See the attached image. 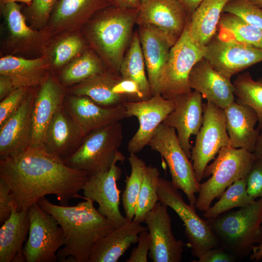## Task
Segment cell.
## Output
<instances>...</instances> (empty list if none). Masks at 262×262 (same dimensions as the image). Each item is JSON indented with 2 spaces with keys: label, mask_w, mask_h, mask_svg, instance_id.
<instances>
[{
  "label": "cell",
  "mask_w": 262,
  "mask_h": 262,
  "mask_svg": "<svg viewBox=\"0 0 262 262\" xmlns=\"http://www.w3.org/2000/svg\"><path fill=\"white\" fill-rule=\"evenodd\" d=\"M47 67L44 58L26 59L11 55L0 59V74L9 76L14 88L36 85Z\"/></svg>",
  "instance_id": "29"
},
{
  "label": "cell",
  "mask_w": 262,
  "mask_h": 262,
  "mask_svg": "<svg viewBox=\"0 0 262 262\" xmlns=\"http://www.w3.org/2000/svg\"><path fill=\"white\" fill-rule=\"evenodd\" d=\"M93 202L86 198L75 206L58 205L45 197L37 202L54 217L64 231L65 243L57 253L59 261L88 262L96 243L115 228Z\"/></svg>",
  "instance_id": "2"
},
{
  "label": "cell",
  "mask_w": 262,
  "mask_h": 262,
  "mask_svg": "<svg viewBox=\"0 0 262 262\" xmlns=\"http://www.w3.org/2000/svg\"><path fill=\"white\" fill-rule=\"evenodd\" d=\"M128 160L131 167L130 176L125 180L126 186L122 196V201L125 217L133 220L135 206L143 180L146 164L136 154L130 153Z\"/></svg>",
  "instance_id": "34"
},
{
  "label": "cell",
  "mask_w": 262,
  "mask_h": 262,
  "mask_svg": "<svg viewBox=\"0 0 262 262\" xmlns=\"http://www.w3.org/2000/svg\"><path fill=\"white\" fill-rule=\"evenodd\" d=\"M159 177L160 172L156 167L146 165L133 221L144 222L146 215L159 201L157 183Z\"/></svg>",
  "instance_id": "36"
},
{
  "label": "cell",
  "mask_w": 262,
  "mask_h": 262,
  "mask_svg": "<svg viewBox=\"0 0 262 262\" xmlns=\"http://www.w3.org/2000/svg\"><path fill=\"white\" fill-rule=\"evenodd\" d=\"M190 16L176 0H147L139 10L136 24L156 28L175 44L183 33Z\"/></svg>",
  "instance_id": "16"
},
{
  "label": "cell",
  "mask_w": 262,
  "mask_h": 262,
  "mask_svg": "<svg viewBox=\"0 0 262 262\" xmlns=\"http://www.w3.org/2000/svg\"><path fill=\"white\" fill-rule=\"evenodd\" d=\"M123 138L120 121L94 131L85 136L80 147L64 162L89 177L108 171L114 164L125 160L118 150Z\"/></svg>",
  "instance_id": "6"
},
{
  "label": "cell",
  "mask_w": 262,
  "mask_h": 262,
  "mask_svg": "<svg viewBox=\"0 0 262 262\" xmlns=\"http://www.w3.org/2000/svg\"><path fill=\"white\" fill-rule=\"evenodd\" d=\"M112 5L122 9H140L142 3L140 0H110Z\"/></svg>",
  "instance_id": "48"
},
{
  "label": "cell",
  "mask_w": 262,
  "mask_h": 262,
  "mask_svg": "<svg viewBox=\"0 0 262 262\" xmlns=\"http://www.w3.org/2000/svg\"><path fill=\"white\" fill-rule=\"evenodd\" d=\"M167 207L159 201L144 221L150 238L148 257L153 262H180L182 259L184 244L173 233Z\"/></svg>",
  "instance_id": "13"
},
{
  "label": "cell",
  "mask_w": 262,
  "mask_h": 262,
  "mask_svg": "<svg viewBox=\"0 0 262 262\" xmlns=\"http://www.w3.org/2000/svg\"><path fill=\"white\" fill-rule=\"evenodd\" d=\"M223 12L233 14L262 30V9L250 0H229L224 6Z\"/></svg>",
  "instance_id": "39"
},
{
  "label": "cell",
  "mask_w": 262,
  "mask_h": 262,
  "mask_svg": "<svg viewBox=\"0 0 262 262\" xmlns=\"http://www.w3.org/2000/svg\"><path fill=\"white\" fill-rule=\"evenodd\" d=\"M64 97L60 86L48 79L35 95L32 113V140L30 146L43 145L46 130L57 111L61 108Z\"/></svg>",
  "instance_id": "22"
},
{
  "label": "cell",
  "mask_w": 262,
  "mask_h": 262,
  "mask_svg": "<svg viewBox=\"0 0 262 262\" xmlns=\"http://www.w3.org/2000/svg\"><path fill=\"white\" fill-rule=\"evenodd\" d=\"M82 138L72 121L60 108L54 115L46 130L43 145L50 153L64 161L71 155V144Z\"/></svg>",
  "instance_id": "28"
},
{
  "label": "cell",
  "mask_w": 262,
  "mask_h": 262,
  "mask_svg": "<svg viewBox=\"0 0 262 262\" xmlns=\"http://www.w3.org/2000/svg\"><path fill=\"white\" fill-rule=\"evenodd\" d=\"M121 78L120 74L111 70L104 71L81 82L74 89L73 93L75 96L87 97L102 107H115L128 102L126 97L113 91Z\"/></svg>",
  "instance_id": "27"
},
{
  "label": "cell",
  "mask_w": 262,
  "mask_h": 262,
  "mask_svg": "<svg viewBox=\"0 0 262 262\" xmlns=\"http://www.w3.org/2000/svg\"><path fill=\"white\" fill-rule=\"evenodd\" d=\"M236 101L246 104L257 114L258 128L262 126V77L254 80L249 72L239 75L232 82Z\"/></svg>",
  "instance_id": "35"
},
{
  "label": "cell",
  "mask_w": 262,
  "mask_h": 262,
  "mask_svg": "<svg viewBox=\"0 0 262 262\" xmlns=\"http://www.w3.org/2000/svg\"><path fill=\"white\" fill-rule=\"evenodd\" d=\"M258 7L262 8V0H250Z\"/></svg>",
  "instance_id": "53"
},
{
  "label": "cell",
  "mask_w": 262,
  "mask_h": 262,
  "mask_svg": "<svg viewBox=\"0 0 262 262\" xmlns=\"http://www.w3.org/2000/svg\"><path fill=\"white\" fill-rule=\"evenodd\" d=\"M98 59L87 52L69 65L63 71L62 79L66 83L82 82L104 72Z\"/></svg>",
  "instance_id": "37"
},
{
  "label": "cell",
  "mask_w": 262,
  "mask_h": 262,
  "mask_svg": "<svg viewBox=\"0 0 262 262\" xmlns=\"http://www.w3.org/2000/svg\"><path fill=\"white\" fill-rule=\"evenodd\" d=\"M190 88L198 92L207 102L224 109L235 100L233 83L203 58L193 66L188 77Z\"/></svg>",
  "instance_id": "19"
},
{
  "label": "cell",
  "mask_w": 262,
  "mask_h": 262,
  "mask_svg": "<svg viewBox=\"0 0 262 262\" xmlns=\"http://www.w3.org/2000/svg\"><path fill=\"white\" fill-rule=\"evenodd\" d=\"M159 201L170 207L183 223L185 235L192 254L198 258L209 249L220 246L219 241L207 220L197 214L196 207L186 203L179 191L169 181L159 177L157 183Z\"/></svg>",
  "instance_id": "9"
},
{
  "label": "cell",
  "mask_w": 262,
  "mask_h": 262,
  "mask_svg": "<svg viewBox=\"0 0 262 262\" xmlns=\"http://www.w3.org/2000/svg\"><path fill=\"white\" fill-rule=\"evenodd\" d=\"M245 179L248 195L255 200L262 197V159H256Z\"/></svg>",
  "instance_id": "42"
},
{
  "label": "cell",
  "mask_w": 262,
  "mask_h": 262,
  "mask_svg": "<svg viewBox=\"0 0 262 262\" xmlns=\"http://www.w3.org/2000/svg\"><path fill=\"white\" fill-rule=\"evenodd\" d=\"M230 146L224 109L207 102L203 105V122L191 149V159L196 178L200 182L205 169L221 148Z\"/></svg>",
  "instance_id": "11"
},
{
  "label": "cell",
  "mask_w": 262,
  "mask_h": 262,
  "mask_svg": "<svg viewBox=\"0 0 262 262\" xmlns=\"http://www.w3.org/2000/svg\"><path fill=\"white\" fill-rule=\"evenodd\" d=\"M71 119L81 137L126 118L123 104L113 107L101 106L86 96H75L69 99Z\"/></svg>",
  "instance_id": "18"
},
{
  "label": "cell",
  "mask_w": 262,
  "mask_h": 262,
  "mask_svg": "<svg viewBox=\"0 0 262 262\" xmlns=\"http://www.w3.org/2000/svg\"><path fill=\"white\" fill-rule=\"evenodd\" d=\"M57 0H33L28 11L32 18L38 23H44L48 19L56 4Z\"/></svg>",
  "instance_id": "43"
},
{
  "label": "cell",
  "mask_w": 262,
  "mask_h": 262,
  "mask_svg": "<svg viewBox=\"0 0 262 262\" xmlns=\"http://www.w3.org/2000/svg\"><path fill=\"white\" fill-rule=\"evenodd\" d=\"M112 5L110 0H59L52 14L56 27H66L85 21Z\"/></svg>",
  "instance_id": "30"
},
{
  "label": "cell",
  "mask_w": 262,
  "mask_h": 262,
  "mask_svg": "<svg viewBox=\"0 0 262 262\" xmlns=\"http://www.w3.org/2000/svg\"><path fill=\"white\" fill-rule=\"evenodd\" d=\"M230 146L253 152L260 130L258 116L249 106L235 100L224 109Z\"/></svg>",
  "instance_id": "23"
},
{
  "label": "cell",
  "mask_w": 262,
  "mask_h": 262,
  "mask_svg": "<svg viewBox=\"0 0 262 262\" xmlns=\"http://www.w3.org/2000/svg\"><path fill=\"white\" fill-rule=\"evenodd\" d=\"M84 171L67 165L44 145L30 146L21 152L0 161V178L9 185L17 211L28 210L48 195L67 206L89 178Z\"/></svg>",
  "instance_id": "1"
},
{
  "label": "cell",
  "mask_w": 262,
  "mask_h": 262,
  "mask_svg": "<svg viewBox=\"0 0 262 262\" xmlns=\"http://www.w3.org/2000/svg\"><path fill=\"white\" fill-rule=\"evenodd\" d=\"M82 47V42L77 36H70L63 39L54 48V65L56 66L64 65L77 55Z\"/></svg>",
  "instance_id": "40"
},
{
  "label": "cell",
  "mask_w": 262,
  "mask_h": 262,
  "mask_svg": "<svg viewBox=\"0 0 262 262\" xmlns=\"http://www.w3.org/2000/svg\"><path fill=\"white\" fill-rule=\"evenodd\" d=\"M137 32L152 94H160V78L174 44L164 33L150 25L139 26Z\"/></svg>",
  "instance_id": "21"
},
{
  "label": "cell",
  "mask_w": 262,
  "mask_h": 262,
  "mask_svg": "<svg viewBox=\"0 0 262 262\" xmlns=\"http://www.w3.org/2000/svg\"><path fill=\"white\" fill-rule=\"evenodd\" d=\"M252 254L250 259L253 261H259L262 260V237L258 246H254L252 248Z\"/></svg>",
  "instance_id": "51"
},
{
  "label": "cell",
  "mask_w": 262,
  "mask_h": 262,
  "mask_svg": "<svg viewBox=\"0 0 262 262\" xmlns=\"http://www.w3.org/2000/svg\"><path fill=\"white\" fill-rule=\"evenodd\" d=\"M2 12L12 36L17 39L27 40L34 37L36 32L29 27L16 2L1 4Z\"/></svg>",
  "instance_id": "38"
},
{
  "label": "cell",
  "mask_w": 262,
  "mask_h": 262,
  "mask_svg": "<svg viewBox=\"0 0 262 262\" xmlns=\"http://www.w3.org/2000/svg\"><path fill=\"white\" fill-rule=\"evenodd\" d=\"M236 259L221 246L207 250L198 258L197 262H234Z\"/></svg>",
  "instance_id": "46"
},
{
  "label": "cell",
  "mask_w": 262,
  "mask_h": 262,
  "mask_svg": "<svg viewBox=\"0 0 262 262\" xmlns=\"http://www.w3.org/2000/svg\"><path fill=\"white\" fill-rule=\"evenodd\" d=\"M206 48L204 58L215 69L229 78L262 62V49L223 40L216 34Z\"/></svg>",
  "instance_id": "14"
},
{
  "label": "cell",
  "mask_w": 262,
  "mask_h": 262,
  "mask_svg": "<svg viewBox=\"0 0 262 262\" xmlns=\"http://www.w3.org/2000/svg\"><path fill=\"white\" fill-rule=\"evenodd\" d=\"M203 97L196 90L179 95L173 98L175 107L163 122L177 131L179 142L191 159L190 138L196 135L202 126L203 117Z\"/></svg>",
  "instance_id": "17"
},
{
  "label": "cell",
  "mask_w": 262,
  "mask_h": 262,
  "mask_svg": "<svg viewBox=\"0 0 262 262\" xmlns=\"http://www.w3.org/2000/svg\"><path fill=\"white\" fill-rule=\"evenodd\" d=\"M219 198L213 206L204 212L203 217L206 220L215 218L234 208L246 207L255 201L247 192L245 177L234 182Z\"/></svg>",
  "instance_id": "33"
},
{
  "label": "cell",
  "mask_w": 262,
  "mask_h": 262,
  "mask_svg": "<svg viewBox=\"0 0 262 262\" xmlns=\"http://www.w3.org/2000/svg\"><path fill=\"white\" fill-rule=\"evenodd\" d=\"M126 117L135 116L139 127L129 141L127 149L136 154L148 144L159 126L175 107L173 99H165L161 94L152 96L147 100L125 102Z\"/></svg>",
  "instance_id": "12"
},
{
  "label": "cell",
  "mask_w": 262,
  "mask_h": 262,
  "mask_svg": "<svg viewBox=\"0 0 262 262\" xmlns=\"http://www.w3.org/2000/svg\"><path fill=\"white\" fill-rule=\"evenodd\" d=\"M29 228L28 210L17 211L14 206L0 228V262L25 261L22 246Z\"/></svg>",
  "instance_id": "25"
},
{
  "label": "cell",
  "mask_w": 262,
  "mask_h": 262,
  "mask_svg": "<svg viewBox=\"0 0 262 262\" xmlns=\"http://www.w3.org/2000/svg\"><path fill=\"white\" fill-rule=\"evenodd\" d=\"M222 247L236 259L252 250L262 237V197L237 211L206 220Z\"/></svg>",
  "instance_id": "3"
},
{
  "label": "cell",
  "mask_w": 262,
  "mask_h": 262,
  "mask_svg": "<svg viewBox=\"0 0 262 262\" xmlns=\"http://www.w3.org/2000/svg\"><path fill=\"white\" fill-rule=\"evenodd\" d=\"M191 15L203 0H176Z\"/></svg>",
  "instance_id": "49"
},
{
  "label": "cell",
  "mask_w": 262,
  "mask_h": 262,
  "mask_svg": "<svg viewBox=\"0 0 262 262\" xmlns=\"http://www.w3.org/2000/svg\"><path fill=\"white\" fill-rule=\"evenodd\" d=\"M139 10L111 5L98 12L90 27L95 45L110 70L119 74L126 49L132 37Z\"/></svg>",
  "instance_id": "4"
},
{
  "label": "cell",
  "mask_w": 262,
  "mask_h": 262,
  "mask_svg": "<svg viewBox=\"0 0 262 262\" xmlns=\"http://www.w3.org/2000/svg\"><path fill=\"white\" fill-rule=\"evenodd\" d=\"M15 89L11 78L6 75L0 76V100L1 101Z\"/></svg>",
  "instance_id": "47"
},
{
  "label": "cell",
  "mask_w": 262,
  "mask_h": 262,
  "mask_svg": "<svg viewBox=\"0 0 262 262\" xmlns=\"http://www.w3.org/2000/svg\"><path fill=\"white\" fill-rule=\"evenodd\" d=\"M258 128L260 131L253 153L257 159H262V126Z\"/></svg>",
  "instance_id": "50"
},
{
  "label": "cell",
  "mask_w": 262,
  "mask_h": 262,
  "mask_svg": "<svg viewBox=\"0 0 262 262\" xmlns=\"http://www.w3.org/2000/svg\"><path fill=\"white\" fill-rule=\"evenodd\" d=\"M145 67L138 32L135 31L121 62L119 74L123 79L135 82L142 93L145 100H147L153 95L146 76Z\"/></svg>",
  "instance_id": "32"
},
{
  "label": "cell",
  "mask_w": 262,
  "mask_h": 262,
  "mask_svg": "<svg viewBox=\"0 0 262 262\" xmlns=\"http://www.w3.org/2000/svg\"><path fill=\"white\" fill-rule=\"evenodd\" d=\"M122 173L116 163L109 170L89 177L82 187L83 196L98 205V211L115 227H120L128 220L119 209L120 190L117 181Z\"/></svg>",
  "instance_id": "15"
},
{
  "label": "cell",
  "mask_w": 262,
  "mask_h": 262,
  "mask_svg": "<svg viewBox=\"0 0 262 262\" xmlns=\"http://www.w3.org/2000/svg\"><path fill=\"white\" fill-rule=\"evenodd\" d=\"M148 230L141 223L128 221L99 240L94 246L88 262H116L132 244L138 242L139 234Z\"/></svg>",
  "instance_id": "24"
},
{
  "label": "cell",
  "mask_w": 262,
  "mask_h": 262,
  "mask_svg": "<svg viewBox=\"0 0 262 262\" xmlns=\"http://www.w3.org/2000/svg\"><path fill=\"white\" fill-rule=\"evenodd\" d=\"M29 236L23 249L26 262H54L65 243V234L56 219L34 203L28 209Z\"/></svg>",
  "instance_id": "10"
},
{
  "label": "cell",
  "mask_w": 262,
  "mask_h": 262,
  "mask_svg": "<svg viewBox=\"0 0 262 262\" xmlns=\"http://www.w3.org/2000/svg\"><path fill=\"white\" fill-rule=\"evenodd\" d=\"M217 32L221 39L262 49V30L233 14L222 12Z\"/></svg>",
  "instance_id": "31"
},
{
  "label": "cell",
  "mask_w": 262,
  "mask_h": 262,
  "mask_svg": "<svg viewBox=\"0 0 262 262\" xmlns=\"http://www.w3.org/2000/svg\"><path fill=\"white\" fill-rule=\"evenodd\" d=\"M142 4L144 3L147 0H140Z\"/></svg>",
  "instance_id": "54"
},
{
  "label": "cell",
  "mask_w": 262,
  "mask_h": 262,
  "mask_svg": "<svg viewBox=\"0 0 262 262\" xmlns=\"http://www.w3.org/2000/svg\"><path fill=\"white\" fill-rule=\"evenodd\" d=\"M256 158L253 152L231 146L221 148L213 162L206 167L204 178L211 176L200 183L195 207L205 212L213 200L236 181L246 176Z\"/></svg>",
  "instance_id": "5"
},
{
  "label": "cell",
  "mask_w": 262,
  "mask_h": 262,
  "mask_svg": "<svg viewBox=\"0 0 262 262\" xmlns=\"http://www.w3.org/2000/svg\"><path fill=\"white\" fill-rule=\"evenodd\" d=\"M33 1V0H0L1 4L9 2H21L25 3L28 7L31 5Z\"/></svg>",
  "instance_id": "52"
},
{
  "label": "cell",
  "mask_w": 262,
  "mask_h": 262,
  "mask_svg": "<svg viewBox=\"0 0 262 262\" xmlns=\"http://www.w3.org/2000/svg\"><path fill=\"white\" fill-rule=\"evenodd\" d=\"M10 188L7 183L0 178V223L2 224L11 215L14 207Z\"/></svg>",
  "instance_id": "45"
},
{
  "label": "cell",
  "mask_w": 262,
  "mask_h": 262,
  "mask_svg": "<svg viewBox=\"0 0 262 262\" xmlns=\"http://www.w3.org/2000/svg\"><path fill=\"white\" fill-rule=\"evenodd\" d=\"M138 244L133 249L126 262H147L150 249V238L148 230L139 234Z\"/></svg>",
  "instance_id": "44"
},
{
  "label": "cell",
  "mask_w": 262,
  "mask_h": 262,
  "mask_svg": "<svg viewBox=\"0 0 262 262\" xmlns=\"http://www.w3.org/2000/svg\"><path fill=\"white\" fill-rule=\"evenodd\" d=\"M228 0H203L191 15L187 25L193 39L207 46L217 32L221 14Z\"/></svg>",
  "instance_id": "26"
},
{
  "label": "cell",
  "mask_w": 262,
  "mask_h": 262,
  "mask_svg": "<svg viewBox=\"0 0 262 262\" xmlns=\"http://www.w3.org/2000/svg\"><path fill=\"white\" fill-rule=\"evenodd\" d=\"M35 95L28 92L18 109L0 126V159L17 154L31 145Z\"/></svg>",
  "instance_id": "20"
},
{
  "label": "cell",
  "mask_w": 262,
  "mask_h": 262,
  "mask_svg": "<svg viewBox=\"0 0 262 262\" xmlns=\"http://www.w3.org/2000/svg\"><path fill=\"white\" fill-rule=\"evenodd\" d=\"M229 0H228V1H229Z\"/></svg>",
  "instance_id": "55"
},
{
  "label": "cell",
  "mask_w": 262,
  "mask_h": 262,
  "mask_svg": "<svg viewBox=\"0 0 262 262\" xmlns=\"http://www.w3.org/2000/svg\"><path fill=\"white\" fill-rule=\"evenodd\" d=\"M148 146L164 158L169 168L172 184L182 190L189 203L195 207L196 194L199 190L200 183L196 178L192 163L179 142L175 129L162 123Z\"/></svg>",
  "instance_id": "8"
},
{
  "label": "cell",
  "mask_w": 262,
  "mask_h": 262,
  "mask_svg": "<svg viewBox=\"0 0 262 262\" xmlns=\"http://www.w3.org/2000/svg\"><path fill=\"white\" fill-rule=\"evenodd\" d=\"M206 46L200 45L192 37L187 25L178 40L171 48L159 82V92L165 99L192 90L188 77L194 65L204 58Z\"/></svg>",
  "instance_id": "7"
},
{
  "label": "cell",
  "mask_w": 262,
  "mask_h": 262,
  "mask_svg": "<svg viewBox=\"0 0 262 262\" xmlns=\"http://www.w3.org/2000/svg\"><path fill=\"white\" fill-rule=\"evenodd\" d=\"M28 87L15 89L0 103V126L18 109L28 93Z\"/></svg>",
  "instance_id": "41"
}]
</instances>
